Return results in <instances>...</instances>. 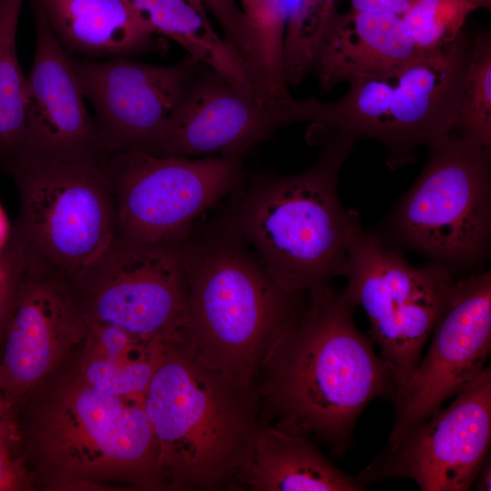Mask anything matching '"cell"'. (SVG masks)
<instances>
[{
    "label": "cell",
    "mask_w": 491,
    "mask_h": 491,
    "mask_svg": "<svg viewBox=\"0 0 491 491\" xmlns=\"http://www.w3.org/2000/svg\"><path fill=\"white\" fill-rule=\"evenodd\" d=\"M3 167L13 176L20 200L6 246L25 265L72 282L115 236V198L102 160L18 155Z\"/></svg>",
    "instance_id": "6"
},
{
    "label": "cell",
    "mask_w": 491,
    "mask_h": 491,
    "mask_svg": "<svg viewBox=\"0 0 491 491\" xmlns=\"http://www.w3.org/2000/svg\"><path fill=\"white\" fill-rule=\"evenodd\" d=\"M336 0H304L299 28L303 37L311 45H318L332 18Z\"/></svg>",
    "instance_id": "28"
},
{
    "label": "cell",
    "mask_w": 491,
    "mask_h": 491,
    "mask_svg": "<svg viewBox=\"0 0 491 491\" xmlns=\"http://www.w3.org/2000/svg\"><path fill=\"white\" fill-rule=\"evenodd\" d=\"M71 61L93 105L104 155L118 151L158 155L164 125L200 63L189 55L170 65L128 57L71 55Z\"/></svg>",
    "instance_id": "13"
},
{
    "label": "cell",
    "mask_w": 491,
    "mask_h": 491,
    "mask_svg": "<svg viewBox=\"0 0 491 491\" xmlns=\"http://www.w3.org/2000/svg\"><path fill=\"white\" fill-rule=\"evenodd\" d=\"M415 0H349L351 10L385 12L402 16Z\"/></svg>",
    "instance_id": "30"
},
{
    "label": "cell",
    "mask_w": 491,
    "mask_h": 491,
    "mask_svg": "<svg viewBox=\"0 0 491 491\" xmlns=\"http://www.w3.org/2000/svg\"><path fill=\"white\" fill-rule=\"evenodd\" d=\"M13 255L5 246L0 251V278L8 271L13 264Z\"/></svg>",
    "instance_id": "32"
},
{
    "label": "cell",
    "mask_w": 491,
    "mask_h": 491,
    "mask_svg": "<svg viewBox=\"0 0 491 491\" xmlns=\"http://www.w3.org/2000/svg\"><path fill=\"white\" fill-rule=\"evenodd\" d=\"M164 487L235 490L261 425L256 385L212 370L184 346L167 347L144 395Z\"/></svg>",
    "instance_id": "4"
},
{
    "label": "cell",
    "mask_w": 491,
    "mask_h": 491,
    "mask_svg": "<svg viewBox=\"0 0 491 491\" xmlns=\"http://www.w3.org/2000/svg\"><path fill=\"white\" fill-rule=\"evenodd\" d=\"M253 46L271 52L282 43L290 0H240Z\"/></svg>",
    "instance_id": "26"
},
{
    "label": "cell",
    "mask_w": 491,
    "mask_h": 491,
    "mask_svg": "<svg viewBox=\"0 0 491 491\" xmlns=\"http://www.w3.org/2000/svg\"><path fill=\"white\" fill-rule=\"evenodd\" d=\"M476 489L480 491L491 490V464L490 456L486 458L483 466H481L476 480Z\"/></svg>",
    "instance_id": "31"
},
{
    "label": "cell",
    "mask_w": 491,
    "mask_h": 491,
    "mask_svg": "<svg viewBox=\"0 0 491 491\" xmlns=\"http://www.w3.org/2000/svg\"><path fill=\"white\" fill-rule=\"evenodd\" d=\"M453 131L491 149V35L484 31L471 38L466 80Z\"/></svg>",
    "instance_id": "24"
},
{
    "label": "cell",
    "mask_w": 491,
    "mask_h": 491,
    "mask_svg": "<svg viewBox=\"0 0 491 491\" xmlns=\"http://www.w3.org/2000/svg\"><path fill=\"white\" fill-rule=\"evenodd\" d=\"M7 466H5V460L0 454V487L4 486V483L6 478Z\"/></svg>",
    "instance_id": "34"
},
{
    "label": "cell",
    "mask_w": 491,
    "mask_h": 491,
    "mask_svg": "<svg viewBox=\"0 0 491 491\" xmlns=\"http://www.w3.org/2000/svg\"><path fill=\"white\" fill-rule=\"evenodd\" d=\"M420 51L402 16L385 12L336 11L316 52L314 70L324 91L394 69Z\"/></svg>",
    "instance_id": "18"
},
{
    "label": "cell",
    "mask_w": 491,
    "mask_h": 491,
    "mask_svg": "<svg viewBox=\"0 0 491 491\" xmlns=\"http://www.w3.org/2000/svg\"><path fill=\"white\" fill-rule=\"evenodd\" d=\"M244 156H162L139 151L105 155L114 194L115 238L129 244H175L209 209L231 195Z\"/></svg>",
    "instance_id": "9"
},
{
    "label": "cell",
    "mask_w": 491,
    "mask_h": 491,
    "mask_svg": "<svg viewBox=\"0 0 491 491\" xmlns=\"http://www.w3.org/2000/svg\"><path fill=\"white\" fill-rule=\"evenodd\" d=\"M130 1L155 35L175 41L200 63L264 99L249 65L214 28L204 0Z\"/></svg>",
    "instance_id": "21"
},
{
    "label": "cell",
    "mask_w": 491,
    "mask_h": 491,
    "mask_svg": "<svg viewBox=\"0 0 491 491\" xmlns=\"http://www.w3.org/2000/svg\"><path fill=\"white\" fill-rule=\"evenodd\" d=\"M70 55L130 58L162 46L130 0H35Z\"/></svg>",
    "instance_id": "19"
},
{
    "label": "cell",
    "mask_w": 491,
    "mask_h": 491,
    "mask_svg": "<svg viewBox=\"0 0 491 491\" xmlns=\"http://www.w3.org/2000/svg\"><path fill=\"white\" fill-rule=\"evenodd\" d=\"M13 258L12 266L0 278V333H2L9 317L23 268L22 262L14 255Z\"/></svg>",
    "instance_id": "29"
},
{
    "label": "cell",
    "mask_w": 491,
    "mask_h": 491,
    "mask_svg": "<svg viewBox=\"0 0 491 491\" xmlns=\"http://www.w3.org/2000/svg\"><path fill=\"white\" fill-rule=\"evenodd\" d=\"M84 342L82 378L104 392L139 397H144L169 347L119 326L94 321H87Z\"/></svg>",
    "instance_id": "22"
},
{
    "label": "cell",
    "mask_w": 491,
    "mask_h": 491,
    "mask_svg": "<svg viewBox=\"0 0 491 491\" xmlns=\"http://www.w3.org/2000/svg\"><path fill=\"white\" fill-rule=\"evenodd\" d=\"M365 486L337 468L311 439L263 423L235 480V490L254 491H358Z\"/></svg>",
    "instance_id": "20"
},
{
    "label": "cell",
    "mask_w": 491,
    "mask_h": 491,
    "mask_svg": "<svg viewBox=\"0 0 491 491\" xmlns=\"http://www.w3.org/2000/svg\"><path fill=\"white\" fill-rule=\"evenodd\" d=\"M217 20L225 38L232 44L251 68L252 45L245 16L235 0H204Z\"/></svg>",
    "instance_id": "27"
},
{
    "label": "cell",
    "mask_w": 491,
    "mask_h": 491,
    "mask_svg": "<svg viewBox=\"0 0 491 491\" xmlns=\"http://www.w3.org/2000/svg\"><path fill=\"white\" fill-rule=\"evenodd\" d=\"M284 105H274L199 65L167 117L158 155L244 156L288 124Z\"/></svg>",
    "instance_id": "15"
},
{
    "label": "cell",
    "mask_w": 491,
    "mask_h": 491,
    "mask_svg": "<svg viewBox=\"0 0 491 491\" xmlns=\"http://www.w3.org/2000/svg\"><path fill=\"white\" fill-rule=\"evenodd\" d=\"M346 289L307 293L299 318L278 339L256 379L261 423L313 438L342 456L355 424L375 398L397 384L357 328Z\"/></svg>",
    "instance_id": "1"
},
{
    "label": "cell",
    "mask_w": 491,
    "mask_h": 491,
    "mask_svg": "<svg viewBox=\"0 0 491 491\" xmlns=\"http://www.w3.org/2000/svg\"><path fill=\"white\" fill-rule=\"evenodd\" d=\"M491 369L482 371L445 409L386 446L356 477L364 485L408 478L422 491H466L488 457Z\"/></svg>",
    "instance_id": "12"
},
{
    "label": "cell",
    "mask_w": 491,
    "mask_h": 491,
    "mask_svg": "<svg viewBox=\"0 0 491 491\" xmlns=\"http://www.w3.org/2000/svg\"><path fill=\"white\" fill-rule=\"evenodd\" d=\"M24 0H0V165L23 150L26 134L25 76L16 52Z\"/></svg>",
    "instance_id": "23"
},
{
    "label": "cell",
    "mask_w": 491,
    "mask_h": 491,
    "mask_svg": "<svg viewBox=\"0 0 491 491\" xmlns=\"http://www.w3.org/2000/svg\"><path fill=\"white\" fill-rule=\"evenodd\" d=\"M35 50L25 77L26 134L18 155L68 162H99L105 156L96 125L71 61L41 7L32 2ZM17 155V156H18Z\"/></svg>",
    "instance_id": "16"
},
{
    "label": "cell",
    "mask_w": 491,
    "mask_h": 491,
    "mask_svg": "<svg viewBox=\"0 0 491 491\" xmlns=\"http://www.w3.org/2000/svg\"><path fill=\"white\" fill-rule=\"evenodd\" d=\"M490 6L491 0H415L402 18L417 50L431 51L454 42L474 11Z\"/></svg>",
    "instance_id": "25"
},
{
    "label": "cell",
    "mask_w": 491,
    "mask_h": 491,
    "mask_svg": "<svg viewBox=\"0 0 491 491\" xmlns=\"http://www.w3.org/2000/svg\"><path fill=\"white\" fill-rule=\"evenodd\" d=\"M10 233V228L4 210L0 206V251L5 246Z\"/></svg>",
    "instance_id": "33"
},
{
    "label": "cell",
    "mask_w": 491,
    "mask_h": 491,
    "mask_svg": "<svg viewBox=\"0 0 491 491\" xmlns=\"http://www.w3.org/2000/svg\"><path fill=\"white\" fill-rule=\"evenodd\" d=\"M39 436L46 459L63 472H115L164 487L144 397L109 394L81 377L47 412Z\"/></svg>",
    "instance_id": "11"
},
{
    "label": "cell",
    "mask_w": 491,
    "mask_h": 491,
    "mask_svg": "<svg viewBox=\"0 0 491 491\" xmlns=\"http://www.w3.org/2000/svg\"><path fill=\"white\" fill-rule=\"evenodd\" d=\"M432 334L426 354L392 396L394 420L386 446L426 420L485 367L491 351L490 270L457 280Z\"/></svg>",
    "instance_id": "14"
},
{
    "label": "cell",
    "mask_w": 491,
    "mask_h": 491,
    "mask_svg": "<svg viewBox=\"0 0 491 491\" xmlns=\"http://www.w3.org/2000/svg\"><path fill=\"white\" fill-rule=\"evenodd\" d=\"M423 170L396 206L394 237L452 273L483 260L491 238V149L454 131L426 143Z\"/></svg>",
    "instance_id": "7"
},
{
    "label": "cell",
    "mask_w": 491,
    "mask_h": 491,
    "mask_svg": "<svg viewBox=\"0 0 491 491\" xmlns=\"http://www.w3.org/2000/svg\"><path fill=\"white\" fill-rule=\"evenodd\" d=\"M344 277L348 296L368 316L372 338L398 388L416 367L426 340L454 296L457 280L436 262L411 266L366 231L357 212L351 225Z\"/></svg>",
    "instance_id": "8"
},
{
    "label": "cell",
    "mask_w": 491,
    "mask_h": 491,
    "mask_svg": "<svg viewBox=\"0 0 491 491\" xmlns=\"http://www.w3.org/2000/svg\"><path fill=\"white\" fill-rule=\"evenodd\" d=\"M470 47L471 38L463 31L447 45L349 83L335 101L295 99L293 124L307 122L356 141L373 139L386 148L391 169L411 164L420 145L453 131Z\"/></svg>",
    "instance_id": "5"
},
{
    "label": "cell",
    "mask_w": 491,
    "mask_h": 491,
    "mask_svg": "<svg viewBox=\"0 0 491 491\" xmlns=\"http://www.w3.org/2000/svg\"><path fill=\"white\" fill-rule=\"evenodd\" d=\"M2 333L5 375L12 385L27 388L51 371L65 347L85 339L87 321L64 276L23 264Z\"/></svg>",
    "instance_id": "17"
},
{
    "label": "cell",
    "mask_w": 491,
    "mask_h": 491,
    "mask_svg": "<svg viewBox=\"0 0 491 491\" xmlns=\"http://www.w3.org/2000/svg\"><path fill=\"white\" fill-rule=\"evenodd\" d=\"M296 1H297V0H296L295 3H296ZM295 3H294V4H295ZM292 7H293V6H292ZM291 9H292V8H291ZM282 70H283V68H282ZM283 75H284L285 79L286 80V82H288V83L291 84V85H298V84H300L301 81H302V80H300V81H293V80H290V79H288V78L285 75L284 72H283Z\"/></svg>",
    "instance_id": "35"
},
{
    "label": "cell",
    "mask_w": 491,
    "mask_h": 491,
    "mask_svg": "<svg viewBox=\"0 0 491 491\" xmlns=\"http://www.w3.org/2000/svg\"><path fill=\"white\" fill-rule=\"evenodd\" d=\"M189 287L185 348L242 385H256L278 339L299 318L307 294L284 289L221 209L175 243Z\"/></svg>",
    "instance_id": "2"
},
{
    "label": "cell",
    "mask_w": 491,
    "mask_h": 491,
    "mask_svg": "<svg viewBox=\"0 0 491 491\" xmlns=\"http://www.w3.org/2000/svg\"><path fill=\"white\" fill-rule=\"evenodd\" d=\"M309 127L320 147L313 164L290 175H245L222 209L274 280L296 294L344 276L356 212L345 209L337 194L340 170L356 140Z\"/></svg>",
    "instance_id": "3"
},
{
    "label": "cell",
    "mask_w": 491,
    "mask_h": 491,
    "mask_svg": "<svg viewBox=\"0 0 491 491\" xmlns=\"http://www.w3.org/2000/svg\"><path fill=\"white\" fill-rule=\"evenodd\" d=\"M70 283L87 321L185 346L189 287L175 244H129L115 237Z\"/></svg>",
    "instance_id": "10"
}]
</instances>
